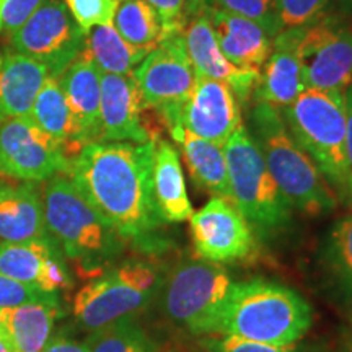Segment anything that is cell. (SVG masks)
<instances>
[{"mask_svg":"<svg viewBox=\"0 0 352 352\" xmlns=\"http://www.w3.org/2000/svg\"><path fill=\"white\" fill-rule=\"evenodd\" d=\"M153 140L90 142L70 160L69 178L124 241L151 250L164 240V226L153 196Z\"/></svg>","mask_w":352,"mask_h":352,"instance_id":"obj_1","label":"cell"},{"mask_svg":"<svg viewBox=\"0 0 352 352\" xmlns=\"http://www.w3.org/2000/svg\"><path fill=\"white\" fill-rule=\"evenodd\" d=\"M314 310L300 294L264 279L233 283L219 333L263 344L289 346L308 333Z\"/></svg>","mask_w":352,"mask_h":352,"instance_id":"obj_2","label":"cell"},{"mask_svg":"<svg viewBox=\"0 0 352 352\" xmlns=\"http://www.w3.org/2000/svg\"><path fill=\"white\" fill-rule=\"evenodd\" d=\"M250 127L267 170L290 208L310 217L329 214L338 208L340 201L331 186L292 138L279 109L254 103Z\"/></svg>","mask_w":352,"mask_h":352,"instance_id":"obj_3","label":"cell"},{"mask_svg":"<svg viewBox=\"0 0 352 352\" xmlns=\"http://www.w3.org/2000/svg\"><path fill=\"white\" fill-rule=\"evenodd\" d=\"M292 138L318 166L340 204L352 209V168L346 148L344 91L305 88L279 109Z\"/></svg>","mask_w":352,"mask_h":352,"instance_id":"obj_4","label":"cell"},{"mask_svg":"<svg viewBox=\"0 0 352 352\" xmlns=\"http://www.w3.org/2000/svg\"><path fill=\"white\" fill-rule=\"evenodd\" d=\"M41 199L47 233L65 256L95 267L122 250L124 240L88 204L67 175L46 179Z\"/></svg>","mask_w":352,"mask_h":352,"instance_id":"obj_5","label":"cell"},{"mask_svg":"<svg viewBox=\"0 0 352 352\" xmlns=\"http://www.w3.org/2000/svg\"><path fill=\"white\" fill-rule=\"evenodd\" d=\"M230 201L241 210L254 235L270 239L292 220V208L277 188L256 140L241 124L223 145Z\"/></svg>","mask_w":352,"mask_h":352,"instance_id":"obj_6","label":"cell"},{"mask_svg":"<svg viewBox=\"0 0 352 352\" xmlns=\"http://www.w3.org/2000/svg\"><path fill=\"white\" fill-rule=\"evenodd\" d=\"M157 264L132 259L113 267L83 285L74 297L77 323L88 331L134 316L155 300L164 285Z\"/></svg>","mask_w":352,"mask_h":352,"instance_id":"obj_7","label":"cell"},{"mask_svg":"<svg viewBox=\"0 0 352 352\" xmlns=\"http://www.w3.org/2000/svg\"><path fill=\"white\" fill-rule=\"evenodd\" d=\"M232 285V276L222 264L196 258L182 261L160 289L164 315L195 336L217 334Z\"/></svg>","mask_w":352,"mask_h":352,"instance_id":"obj_8","label":"cell"},{"mask_svg":"<svg viewBox=\"0 0 352 352\" xmlns=\"http://www.w3.org/2000/svg\"><path fill=\"white\" fill-rule=\"evenodd\" d=\"M8 39L15 52L44 64L50 77L59 78L82 54L85 33L63 0H46Z\"/></svg>","mask_w":352,"mask_h":352,"instance_id":"obj_9","label":"cell"},{"mask_svg":"<svg viewBox=\"0 0 352 352\" xmlns=\"http://www.w3.org/2000/svg\"><path fill=\"white\" fill-rule=\"evenodd\" d=\"M70 158L30 116L0 114V175L20 182H46L69 175Z\"/></svg>","mask_w":352,"mask_h":352,"instance_id":"obj_10","label":"cell"},{"mask_svg":"<svg viewBox=\"0 0 352 352\" xmlns=\"http://www.w3.org/2000/svg\"><path fill=\"white\" fill-rule=\"evenodd\" d=\"M298 57L303 87L346 91L352 85V26L331 15L305 26Z\"/></svg>","mask_w":352,"mask_h":352,"instance_id":"obj_11","label":"cell"},{"mask_svg":"<svg viewBox=\"0 0 352 352\" xmlns=\"http://www.w3.org/2000/svg\"><path fill=\"white\" fill-rule=\"evenodd\" d=\"M188 222L196 259L226 266L245 261L256 248L250 222L226 197H210Z\"/></svg>","mask_w":352,"mask_h":352,"instance_id":"obj_12","label":"cell"},{"mask_svg":"<svg viewBox=\"0 0 352 352\" xmlns=\"http://www.w3.org/2000/svg\"><path fill=\"white\" fill-rule=\"evenodd\" d=\"M132 77L138 82L145 111H155L158 120L173 113L196 80L183 32L168 34L145 56Z\"/></svg>","mask_w":352,"mask_h":352,"instance_id":"obj_13","label":"cell"},{"mask_svg":"<svg viewBox=\"0 0 352 352\" xmlns=\"http://www.w3.org/2000/svg\"><path fill=\"white\" fill-rule=\"evenodd\" d=\"M164 127L178 124L191 134L226 145L243 122L241 104L226 83L197 76L186 100L173 113L160 118Z\"/></svg>","mask_w":352,"mask_h":352,"instance_id":"obj_14","label":"cell"},{"mask_svg":"<svg viewBox=\"0 0 352 352\" xmlns=\"http://www.w3.org/2000/svg\"><path fill=\"white\" fill-rule=\"evenodd\" d=\"M144 113L134 77L101 74L98 142H151L160 132L145 121Z\"/></svg>","mask_w":352,"mask_h":352,"instance_id":"obj_15","label":"cell"},{"mask_svg":"<svg viewBox=\"0 0 352 352\" xmlns=\"http://www.w3.org/2000/svg\"><path fill=\"white\" fill-rule=\"evenodd\" d=\"M183 38L197 76L226 83L236 95L240 104H248L253 100L261 72L236 67L222 54L204 7L189 16L183 28Z\"/></svg>","mask_w":352,"mask_h":352,"instance_id":"obj_16","label":"cell"},{"mask_svg":"<svg viewBox=\"0 0 352 352\" xmlns=\"http://www.w3.org/2000/svg\"><path fill=\"white\" fill-rule=\"evenodd\" d=\"M302 34L303 28H289L272 38L271 54L261 69V80L253 94L254 103L283 109L305 90L298 57Z\"/></svg>","mask_w":352,"mask_h":352,"instance_id":"obj_17","label":"cell"},{"mask_svg":"<svg viewBox=\"0 0 352 352\" xmlns=\"http://www.w3.org/2000/svg\"><path fill=\"white\" fill-rule=\"evenodd\" d=\"M204 10L212 25L222 54L236 67L261 72L272 50L270 33L256 21L235 13L210 6L204 7Z\"/></svg>","mask_w":352,"mask_h":352,"instance_id":"obj_18","label":"cell"},{"mask_svg":"<svg viewBox=\"0 0 352 352\" xmlns=\"http://www.w3.org/2000/svg\"><path fill=\"white\" fill-rule=\"evenodd\" d=\"M165 129L168 131L175 147L178 148L179 157L183 158L195 186L212 197L230 199L223 145L197 138L178 124L168 126Z\"/></svg>","mask_w":352,"mask_h":352,"instance_id":"obj_19","label":"cell"},{"mask_svg":"<svg viewBox=\"0 0 352 352\" xmlns=\"http://www.w3.org/2000/svg\"><path fill=\"white\" fill-rule=\"evenodd\" d=\"M152 182L158 214L165 223H182L191 219L195 209L188 196L182 157L178 148L162 135L153 139Z\"/></svg>","mask_w":352,"mask_h":352,"instance_id":"obj_20","label":"cell"},{"mask_svg":"<svg viewBox=\"0 0 352 352\" xmlns=\"http://www.w3.org/2000/svg\"><path fill=\"white\" fill-rule=\"evenodd\" d=\"M43 199L33 182L0 183V241L23 243L47 239Z\"/></svg>","mask_w":352,"mask_h":352,"instance_id":"obj_21","label":"cell"},{"mask_svg":"<svg viewBox=\"0 0 352 352\" xmlns=\"http://www.w3.org/2000/svg\"><path fill=\"white\" fill-rule=\"evenodd\" d=\"M67 100L70 111L80 127L83 144L98 142L101 72L96 65L80 54L57 78Z\"/></svg>","mask_w":352,"mask_h":352,"instance_id":"obj_22","label":"cell"},{"mask_svg":"<svg viewBox=\"0 0 352 352\" xmlns=\"http://www.w3.org/2000/svg\"><path fill=\"white\" fill-rule=\"evenodd\" d=\"M50 70L32 57L8 52L0 64V114L30 116Z\"/></svg>","mask_w":352,"mask_h":352,"instance_id":"obj_23","label":"cell"},{"mask_svg":"<svg viewBox=\"0 0 352 352\" xmlns=\"http://www.w3.org/2000/svg\"><path fill=\"white\" fill-rule=\"evenodd\" d=\"M60 314L57 297L46 302L0 310V331L6 334L13 352H41L51 341Z\"/></svg>","mask_w":352,"mask_h":352,"instance_id":"obj_24","label":"cell"},{"mask_svg":"<svg viewBox=\"0 0 352 352\" xmlns=\"http://www.w3.org/2000/svg\"><path fill=\"white\" fill-rule=\"evenodd\" d=\"M30 118L39 129H43L60 145H64L70 160L85 145L80 127H78L76 118L70 111V107L57 78L47 77V80L44 82L36 100H34Z\"/></svg>","mask_w":352,"mask_h":352,"instance_id":"obj_25","label":"cell"},{"mask_svg":"<svg viewBox=\"0 0 352 352\" xmlns=\"http://www.w3.org/2000/svg\"><path fill=\"white\" fill-rule=\"evenodd\" d=\"M151 51L131 46L113 25L94 26L85 34L82 54L100 69L101 74L132 76Z\"/></svg>","mask_w":352,"mask_h":352,"instance_id":"obj_26","label":"cell"},{"mask_svg":"<svg viewBox=\"0 0 352 352\" xmlns=\"http://www.w3.org/2000/svg\"><path fill=\"white\" fill-rule=\"evenodd\" d=\"M51 236L23 243H0V272L41 290L46 267L59 254Z\"/></svg>","mask_w":352,"mask_h":352,"instance_id":"obj_27","label":"cell"},{"mask_svg":"<svg viewBox=\"0 0 352 352\" xmlns=\"http://www.w3.org/2000/svg\"><path fill=\"white\" fill-rule=\"evenodd\" d=\"M113 26L131 46L145 51L155 50L166 38L160 15L144 0H120Z\"/></svg>","mask_w":352,"mask_h":352,"instance_id":"obj_28","label":"cell"},{"mask_svg":"<svg viewBox=\"0 0 352 352\" xmlns=\"http://www.w3.org/2000/svg\"><path fill=\"white\" fill-rule=\"evenodd\" d=\"M87 344L90 352H157L160 349L134 316L91 331Z\"/></svg>","mask_w":352,"mask_h":352,"instance_id":"obj_29","label":"cell"},{"mask_svg":"<svg viewBox=\"0 0 352 352\" xmlns=\"http://www.w3.org/2000/svg\"><path fill=\"white\" fill-rule=\"evenodd\" d=\"M327 253L329 270L342 287L352 292V212L333 227Z\"/></svg>","mask_w":352,"mask_h":352,"instance_id":"obj_30","label":"cell"},{"mask_svg":"<svg viewBox=\"0 0 352 352\" xmlns=\"http://www.w3.org/2000/svg\"><path fill=\"white\" fill-rule=\"evenodd\" d=\"M331 0H274L277 23L280 32L289 28H305L323 19Z\"/></svg>","mask_w":352,"mask_h":352,"instance_id":"obj_31","label":"cell"},{"mask_svg":"<svg viewBox=\"0 0 352 352\" xmlns=\"http://www.w3.org/2000/svg\"><path fill=\"white\" fill-rule=\"evenodd\" d=\"M210 7H217L220 10L256 21L270 33L271 38H274L280 32L276 16L274 0H212Z\"/></svg>","mask_w":352,"mask_h":352,"instance_id":"obj_32","label":"cell"},{"mask_svg":"<svg viewBox=\"0 0 352 352\" xmlns=\"http://www.w3.org/2000/svg\"><path fill=\"white\" fill-rule=\"evenodd\" d=\"M120 0H65V7L80 26L83 33L90 32L94 26L113 25Z\"/></svg>","mask_w":352,"mask_h":352,"instance_id":"obj_33","label":"cell"},{"mask_svg":"<svg viewBox=\"0 0 352 352\" xmlns=\"http://www.w3.org/2000/svg\"><path fill=\"white\" fill-rule=\"evenodd\" d=\"M56 297V294H46L33 285L19 283L0 272V310L20 307L25 303L46 302Z\"/></svg>","mask_w":352,"mask_h":352,"instance_id":"obj_34","label":"cell"},{"mask_svg":"<svg viewBox=\"0 0 352 352\" xmlns=\"http://www.w3.org/2000/svg\"><path fill=\"white\" fill-rule=\"evenodd\" d=\"M208 352H300L298 344L272 346L256 341H246L227 334H212L204 341Z\"/></svg>","mask_w":352,"mask_h":352,"instance_id":"obj_35","label":"cell"},{"mask_svg":"<svg viewBox=\"0 0 352 352\" xmlns=\"http://www.w3.org/2000/svg\"><path fill=\"white\" fill-rule=\"evenodd\" d=\"M155 8L164 21L166 36L173 33H182L189 19V0H144Z\"/></svg>","mask_w":352,"mask_h":352,"instance_id":"obj_36","label":"cell"},{"mask_svg":"<svg viewBox=\"0 0 352 352\" xmlns=\"http://www.w3.org/2000/svg\"><path fill=\"white\" fill-rule=\"evenodd\" d=\"M46 0H2V28L10 34L19 30Z\"/></svg>","mask_w":352,"mask_h":352,"instance_id":"obj_37","label":"cell"},{"mask_svg":"<svg viewBox=\"0 0 352 352\" xmlns=\"http://www.w3.org/2000/svg\"><path fill=\"white\" fill-rule=\"evenodd\" d=\"M41 352H90L87 342H78L70 338H56L44 346Z\"/></svg>","mask_w":352,"mask_h":352,"instance_id":"obj_38","label":"cell"},{"mask_svg":"<svg viewBox=\"0 0 352 352\" xmlns=\"http://www.w3.org/2000/svg\"><path fill=\"white\" fill-rule=\"evenodd\" d=\"M346 100V148L352 168V85L344 91Z\"/></svg>","mask_w":352,"mask_h":352,"instance_id":"obj_39","label":"cell"},{"mask_svg":"<svg viewBox=\"0 0 352 352\" xmlns=\"http://www.w3.org/2000/svg\"><path fill=\"white\" fill-rule=\"evenodd\" d=\"M206 6H212V0H189V16L196 10H199L201 7Z\"/></svg>","mask_w":352,"mask_h":352,"instance_id":"obj_40","label":"cell"},{"mask_svg":"<svg viewBox=\"0 0 352 352\" xmlns=\"http://www.w3.org/2000/svg\"><path fill=\"white\" fill-rule=\"evenodd\" d=\"M0 352H13L10 342L6 338V334L0 331Z\"/></svg>","mask_w":352,"mask_h":352,"instance_id":"obj_41","label":"cell"},{"mask_svg":"<svg viewBox=\"0 0 352 352\" xmlns=\"http://www.w3.org/2000/svg\"><path fill=\"white\" fill-rule=\"evenodd\" d=\"M342 6H344L347 13H352V0H342Z\"/></svg>","mask_w":352,"mask_h":352,"instance_id":"obj_42","label":"cell"},{"mask_svg":"<svg viewBox=\"0 0 352 352\" xmlns=\"http://www.w3.org/2000/svg\"><path fill=\"white\" fill-rule=\"evenodd\" d=\"M0 30H2V0H0ZM0 64H2V57H0Z\"/></svg>","mask_w":352,"mask_h":352,"instance_id":"obj_43","label":"cell"},{"mask_svg":"<svg viewBox=\"0 0 352 352\" xmlns=\"http://www.w3.org/2000/svg\"><path fill=\"white\" fill-rule=\"evenodd\" d=\"M157 352H179V351L173 349V347H166V349H158Z\"/></svg>","mask_w":352,"mask_h":352,"instance_id":"obj_44","label":"cell"},{"mask_svg":"<svg viewBox=\"0 0 352 352\" xmlns=\"http://www.w3.org/2000/svg\"><path fill=\"white\" fill-rule=\"evenodd\" d=\"M342 352H352V344H351L349 347H347V349H346V351H342Z\"/></svg>","mask_w":352,"mask_h":352,"instance_id":"obj_45","label":"cell"},{"mask_svg":"<svg viewBox=\"0 0 352 352\" xmlns=\"http://www.w3.org/2000/svg\"><path fill=\"white\" fill-rule=\"evenodd\" d=\"M351 323H352V300H351Z\"/></svg>","mask_w":352,"mask_h":352,"instance_id":"obj_46","label":"cell"}]
</instances>
